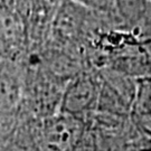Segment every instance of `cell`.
I'll use <instances>...</instances> for the list:
<instances>
[{
    "instance_id": "6da1fadb",
    "label": "cell",
    "mask_w": 151,
    "mask_h": 151,
    "mask_svg": "<svg viewBox=\"0 0 151 151\" xmlns=\"http://www.w3.org/2000/svg\"><path fill=\"white\" fill-rule=\"evenodd\" d=\"M83 133L84 127L78 116L60 112L43 122L42 145L46 151H73L78 146Z\"/></svg>"
},
{
    "instance_id": "7a4b0ae2",
    "label": "cell",
    "mask_w": 151,
    "mask_h": 151,
    "mask_svg": "<svg viewBox=\"0 0 151 151\" xmlns=\"http://www.w3.org/2000/svg\"><path fill=\"white\" fill-rule=\"evenodd\" d=\"M97 88L88 76H81L73 82L62 100V112L78 116L92 108L96 100Z\"/></svg>"
},
{
    "instance_id": "3957f363",
    "label": "cell",
    "mask_w": 151,
    "mask_h": 151,
    "mask_svg": "<svg viewBox=\"0 0 151 151\" xmlns=\"http://www.w3.org/2000/svg\"><path fill=\"white\" fill-rule=\"evenodd\" d=\"M133 115L142 129L151 133V78L139 82L133 99Z\"/></svg>"
},
{
    "instance_id": "277c9868",
    "label": "cell",
    "mask_w": 151,
    "mask_h": 151,
    "mask_svg": "<svg viewBox=\"0 0 151 151\" xmlns=\"http://www.w3.org/2000/svg\"><path fill=\"white\" fill-rule=\"evenodd\" d=\"M139 151H151V147H146V148H142Z\"/></svg>"
},
{
    "instance_id": "5b68a950",
    "label": "cell",
    "mask_w": 151,
    "mask_h": 151,
    "mask_svg": "<svg viewBox=\"0 0 151 151\" xmlns=\"http://www.w3.org/2000/svg\"><path fill=\"white\" fill-rule=\"evenodd\" d=\"M149 1H151V0H149Z\"/></svg>"
}]
</instances>
